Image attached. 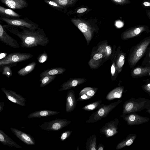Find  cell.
<instances>
[{"instance_id":"obj_1","label":"cell","mask_w":150,"mask_h":150,"mask_svg":"<svg viewBox=\"0 0 150 150\" xmlns=\"http://www.w3.org/2000/svg\"><path fill=\"white\" fill-rule=\"evenodd\" d=\"M6 30L18 37L21 47L30 48L38 45L45 46L49 42L48 38L44 30L38 27L36 29H31L25 27H18L8 25H2Z\"/></svg>"},{"instance_id":"obj_13","label":"cell","mask_w":150,"mask_h":150,"mask_svg":"<svg viewBox=\"0 0 150 150\" xmlns=\"http://www.w3.org/2000/svg\"><path fill=\"white\" fill-rule=\"evenodd\" d=\"M12 132L20 140L28 145L34 146L35 144L34 138L30 135L18 129L10 128Z\"/></svg>"},{"instance_id":"obj_16","label":"cell","mask_w":150,"mask_h":150,"mask_svg":"<svg viewBox=\"0 0 150 150\" xmlns=\"http://www.w3.org/2000/svg\"><path fill=\"white\" fill-rule=\"evenodd\" d=\"M145 67H137L133 69L131 72L132 77L133 78H138L149 74L150 72V64Z\"/></svg>"},{"instance_id":"obj_8","label":"cell","mask_w":150,"mask_h":150,"mask_svg":"<svg viewBox=\"0 0 150 150\" xmlns=\"http://www.w3.org/2000/svg\"><path fill=\"white\" fill-rule=\"evenodd\" d=\"M119 122V120L115 118L106 123L100 129V132L105 135L106 137L114 136L118 132L117 126Z\"/></svg>"},{"instance_id":"obj_3","label":"cell","mask_w":150,"mask_h":150,"mask_svg":"<svg viewBox=\"0 0 150 150\" xmlns=\"http://www.w3.org/2000/svg\"><path fill=\"white\" fill-rule=\"evenodd\" d=\"M150 108V100L145 98H131L124 103L122 114L120 117H122L128 114Z\"/></svg>"},{"instance_id":"obj_36","label":"cell","mask_w":150,"mask_h":150,"mask_svg":"<svg viewBox=\"0 0 150 150\" xmlns=\"http://www.w3.org/2000/svg\"><path fill=\"white\" fill-rule=\"evenodd\" d=\"M90 11V9L88 7H82L78 9L77 10L75 11L74 13L79 14H84Z\"/></svg>"},{"instance_id":"obj_14","label":"cell","mask_w":150,"mask_h":150,"mask_svg":"<svg viewBox=\"0 0 150 150\" xmlns=\"http://www.w3.org/2000/svg\"><path fill=\"white\" fill-rule=\"evenodd\" d=\"M1 2L9 8L14 9H21L27 8L28 4L26 0H0Z\"/></svg>"},{"instance_id":"obj_40","label":"cell","mask_w":150,"mask_h":150,"mask_svg":"<svg viewBox=\"0 0 150 150\" xmlns=\"http://www.w3.org/2000/svg\"><path fill=\"white\" fill-rule=\"evenodd\" d=\"M103 55L101 54H95L93 57V58L95 60H98L101 58Z\"/></svg>"},{"instance_id":"obj_30","label":"cell","mask_w":150,"mask_h":150,"mask_svg":"<svg viewBox=\"0 0 150 150\" xmlns=\"http://www.w3.org/2000/svg\"><path fill=\"white\" fill-rule=\"evenodd\" d=\"M44 2L53 8L59 11L65 12L66 8L52 0H43Z\"/></svg>"},{"instance_id":"obj_23","label":"cell","mask_w":150,"mask_h":150,"mask_svg":"<svg viewBox=\"0 0 150 150\" xmlns=\"http://www.w3.org/2000/svg\"><path fill=\"white\" fill-rule=\"evenodd\" d=\"M65 70L64 68L57 67L45 70L40 74V78L47 75H57L62 74Z\"/></svg>"},{"instance_id":"obj_35","label":"cell","mask_w":150,"mask_h":150,"mask_svg":"<svg viewBox=\"0 0 150 150\" xmlns=\"http://www.w3.org/2000/svg\"><path fill=\"white\" fill-rule=\"evenodd\" d=\"M114 4L119 5H124L130 3L129 0H110Z\"/></svg>"},{"instance_id":"obj_46","label":"cell","mask_w":150,"mask_h":150,"mask_svg":"<svg viewBox=\"0 0 150 150\" xmlns=\"http://www.w3.org/2000/svg\"><path fill=\"white\" fill-rule=\"evenodd\" d=\"M1 54H2V55H1V54H0V56H2V57L0 58V59L4 58L5 57H6V55L7 54L5 53H1Z\"/></svg>"},{"instance_id":"obj_27","label":"cell","mask_w":150,"mask_h":150,"mask_svg":"<svg viewBox=\"0 0 150 150\" xmlns=\"http://www.w3.org/2000/svg\"><path fill=\"white\" fill-rule=\"evenodd\" d=\"M56 77V75H47L41 77L40 79V87H43L46 86L54 80Z\"/></svg>"},{"instance_id":"obj_18","label":"cell","mask_w":150,"mask_h":150,"mask_svg":"<svg viewBox=\"0 0 150 150\" xmlns=\"http://www.w3.org/2000/svg\"><path fill=\"white\" fill-rule=\"evenodd\" d=\"M0 142L3 145L9 146H14L18 148H22L1 129H0Z\"/></svg>"},{"instance_id":"obj_12","label":"cell","mask_w":150,"mask_h":150,"mask_svg":"<svg viewBox=\"0 0 150 150\" xmlns=\"http://www.w3.org/2000/svg\"><path fill=\"white\" fill-rule=\"evenodd\" d=\"M128 125H140L148 122L149 118L142 116L137 114H128L122 117Z\"/></svg>"},{"instance_id":"obj_32","label":"cell","mask_w":150,"mask_h":150,"mask_svg":"<svg viewBox=\"0 0 150 150\" xmlns=\"http://www.w3.org/2000/svg\"><path fill=\"white\" fill-rule=\"evenodd\" d=\"M125 55L124 54H120L118 58L117 67L118 70L119 72L122 70V68L124 64Z\"/></svg>"},{"instance_id":"obj_6","label":"cell","mask_w":150,"mask_h":150,"mask_svg":"<svg viewBox=\"0 0 150 150\" xmlns=\"http://www.w3.org/2000/svg\"><path fill=\"white\" fill-rule=\"evenodd\" d=\"M0 20L5 22L7 25L17 27H25L31 29H36L39 27V25L28 18L24 19L19 18H6L0 17Z\"/></svg>"},{"instance_id":"obj_20","label":"cell","mask_w":150,"mask_h":150,"mask_svg":"<svg viewBox=\"0 0 150 150\" xmlns=\"http://www.w3.org/2000/svg\"><path fill=\"white\" fill-rule=\"evenodd\" d=\"M136 137V134H129L125 138L117 145L116 149H120L126 146H130L133 143Z\"/></svg>"},{"instance_id":"obj_45","label":"cell","mask_w":150,"mask_h":150,"mask_svg":"<svg viewBox=\"0 0 150 150\" xmlns=\"http://www.w3.org/2000/svg\"><path fill=\"white\" fill-rule=\"evenodd\" d=\"M143 4L144 6H150V3L148 2H144L143 3Z\"/></svg>"},{"instance_id":"obj_24","label":"cell","mask_w":150,"mask_h":150,"mask_svg":"<svg viewBox=\"0 0 150 150\" xmlns=\"http://www.w3.org/2000/svg\"><path fill=\"white\" fill-rule=\"evenodd\" d=\"M36 65L35 62H33L26 66L21 69L17 72L18 75L20 76H24L33 71L35 69Z\"/></svg>"},{"instance_id":"obj_28","label":"cell","mask_w":150,"mask_h":150,"mask_svg":"<svg viewBox=\"0 0 150 150\" xmlns=\"http://www.w3.org/2000/svg\"><path fill=\"white\" fill-rule=\"evenodd\" d=\"M17 63L8 64L2 66L3 67L2 74L8 78L11 76L13 74L11 68L17 65Z\"/></svg>"},{"instance_id":"obj_25","label":"cell","mask_w":150,"mask_h":150,"mask_svg":"<svg viewBox=\"0 0 150 150\" xmlns=\"http://www.w3.org/2000/svg\"><path fill=\"white\" fill-rule=\"evenodd\" d=\"M97 137L95 134L90 136L87 139L86 144L87 150H97Z\"/></svg>"},{"instance_id":"obj_34","label":"cell","mask_w":150,"mask_h":150,"mask_svg":"<svg viewBox=\"0 0 150 150\" xmlns=\"http://www.w3.org/2000/svg\"><path fill=\"white\" fill-rule=\"evenodd\" d=\"M72 131L71 130H66L62 133L60 137V140L63 141L65 140L70 136L71 134Z\"/></svg>"},{"instance_id":"obj_43","label":"cell","mask_w":150,"mask_h":150,"mask_svg":"<svg viewBox=\"0 0 150 150\" xmlns=\"http://www.w3.org/2000/svg\"><path fill=\"white\" fill-rule=\"evenodd\" d=\"M106 49L107 53L109 55L110 54L112 53V50L111 47L109 46H107L106 47Z\"/></svg>"},{"instance_id":"obj_17","label":"cell","mask_w":150,"mask_h":150,"mask_svg":"<svg viewBox=\"0 0 150 150\" xmlns=\"http://www.w3.org/2000/svg\"><path fill=\"white\" fill-rule=\"evenodd\" d=\"M60 112L50 110H39L31 113L28 115L27 117L28 118H31L47 117L57 115Z\"/></svg>"},{"instance_id":"obj_10","label":"cell","mask_w":150,"mask_h":150,"mask_svg":"<svg viewBox=\"0 0 150 150\" xmlns=\"http://www.w3.org/2000/svg\"><path fill=\"white\" fill-rule=\"evenodd\" d=\"M1 89L9 100L22 106H25V105L26 99L22 96L12 90L7 89L4 88H1Z\"/></svg>"},{"instance_id":"obj_33","label":"cell","mask_w":150,"mask_h":150,"mask_svg":"<svg viewBox=\"0 0 150 150\" xmlns=\"http://www.w3.org/2000/svg\"><path fill=\"white\" fill-rule=\"evenodd\" d=\"M48 58L47 54L45 51L39 55L37 58V60L40 63H43L47 60Z\"/></svg>"},{"instance_id":"obj_41","label":"cell","mask_w":150,"mask_h":150,"mask_svg":"<svg viewBox=\"0 0 150 150\" xmlns=\"http://www.w3.org/2000/svg\"><path fill=\"white\" fill-rule=\"evenodd\" d=\"M104 149V146L102 143H99L97 146V150H103Z\"/></svg>"},{"instance_id":"obj_48","label":"cell","mask_w":150,"mask_h":150,"mask_svg":"<svg viewBox=\"0 0 150 150\" xmlns=\"http://www.w3.org/2000/svg\"><path fill=\"white\" fill-rule=\"evenodd\" d=\"M146 112H148L150 114V108L148 109V110L146 111Z\"/></svg>"},{"instance_id":"obj_4","label":"cell","mask_w":150,"mask_h":150,"mask_svg":"<svg viewBox=\"0 0 150 150\" xmlns=\"http://www.w3.org/2000/svg\"><path fill=\"white\" fill-rule=\"evenodd\" d=\"M122 101V100H119L108 105L104 104L92 113L86 122L88 123H93L106 117L110 112Z\"/></svg>"},{"instance_id":"obj_39","label":"cell","mask_w":150,"mask_h":150,"mask_svg":"<svg viewBox=\"0 0 150 150\" xmlns=\"http://www.w3.org/2000/svg\"><path fill=\"white\" fill-rule=\"evenodd\" d=\"M143 88L146 91L150 93V83L144 85Z\"/></svg>"},{"instance_id":"obj_15","label":"cell","mask_w":150,"mask_h":150,"mask_svg":"<svg viewBox=\"0 0 150 150\" xmlns=\"http://www.w3.org/2000/svg\"><path fill=\"white\" fill-rule=\"evenodd\" d=\"M77 104L74 92L72 90L69 91L66 98V111L67 112H71L74 110Z\"/></svg>"},{"instance_id":"obj_37","label":"cell","mask_w":150,"mask_h":150,"mask_svg":"<svg viewBox=\"0 0 150 150\" xmlns=\"http://www.w3.org/2000/svg\"><path fill=\"white\" fill-rule=\"evenodd\" d=\"M79 97L76 100L77 101H82L91 98L85 94L79 95Z\"/></svg>"},{"instance_id":"obj_42","label":"cell","mask_w":150,"mask_h":150,"mask_svg":"<svg viewBox=\"0 0 150 150\" xmlns=\"http://www.w3.org/2000/svg\"><path fill=\"white\" fill-rule=\"evenodd\" d=\"M111 73L112 75L113 76L115 72V68L114 65V64L113 63L111 66Z\"/></svg>"},{"instance_id":"obj_47","label":"cell","mask_w":150,"mask_h":150,"mask_svg":"<svg viewBox=\"0 0 150 150\" xmlns=\"http://www.w3.org/2000/svg\"><path fill=\"white\" fill-rule=\"evenodd\" d=\"M147 15H148L150 19V11H148V13H147Z\"/></svg>"},{"instance_id":"obj_50","label":"cell","mask_w":150,"mask_h":150,"mask_svg":"<svg viewBox=\"0 0 150 150\" xmlns=\"http://www.w3.org/2000/svg\"><path fill=\"white\" fill-rule=\"evenodd\" d=\"M149 74L150 76V72H149Z\"/></svg>"},{"instance_id":"obj_11","label":"cell","mask_w":150,"mask_h":150,"mask_svg":"<svg viewBox=\"0 0 150 150\" xmlns=\"http://www.w3.org/2000/svg\"><path fill=\"white\" fill-rule=\"evenodd\" d=\"M0 40L6 45L14 48H19L21 46L17 40L9 35L0 24Z\"/></svg>"},{"instance_id":"obj_44","label":"cell","mask_w":150,"mask_h":150,"mask_svg":"<svg viewBox=\"0 0 150 150\" xmlns=\"http://www.w3.org/2000/svg\"><path fill=\"white\" fill-rule=\"evenodd\" d=\"M4 102H1L0 103V112L1 113L3 110V107L4 105Z\"/></svg>"},{"instance_id":"obj_31","label":"cell","mask_w":150,"mask_h":150,"mask_svg":"<svg viewBox=\"0 0 150 150\" xmlns=\"http://www.w3.org/2000/svg\"><path fill=\"white\" fill-rule=\"evenodd\" d=\"M98 88L91 87H86L81 90L79 95L85 94L91 98H93Z\"/></svg>"},{"instance_id":"obj_21","label":"cell","mask_w":150,"mask_h":150,"mask_svg":"<svg viewBox=\"0 0 150 150\" xmlns=\"http://www.w3.org/2000/svg\"><path fill=\"white\" fill-rule=\"evenodd\" d=\"M84 81L77 79L70 80L64 83L61 86V88L58 90V91H62L71 89L77 85L83 83Z\"/></svg>"},{"instance_id":"obj_7","label":"cell","mask_w":150,"mask_h":150,"mask_svg":"<svg viewBox=\"0 0 150 150\" xmlns=\"http://www.w3.org/2000/svg\"><path fill=\"white\" fill-rule=\"evenodd\" d=\"M71 122L66 119H57L44 122L40 127L42 129L47 131H57L69 125Z\"/></svg>"},{"instance_id":"obj_5","label":"cell","mask_w":150,"mask_h":150,"mask_svg":"<svg viewBox=\"0 0 150 150\" xmlns=\"http://www.w3.org/2000/svg\"><path fill=\"white\" fill-rule=\"evenodd\" d=\"M33 55L30 53L16 52L11 53L0 60V66L20 62L32 58Z\"/></svg>"},{"instance_id":"obj_22","label":"cell","mask_w":150,"mask_h":150,"mask_svg":"<svg viewBox=\"0 0 150 150\" xmlns=\"http://www.w3.org/2000/svg\"><path fill=\"white\" fill-rule=\"evenodd\" d=\"M123 90L124 87H123L116 88L108 94L106 96V99L110 100L117 98H120L122 96Z\"/></svg>"},{"instance_id":"obj_49","label":"cell","mask_w":150,"mask_h":150,"mask_svg":"<svg viewBox=\"0 0 150 150\" xmlns=\"http://www.w3.org/2000/svg\"><path fill=\"white\" fill-rule=\"evenodd\" d=\"M147 64H150V59L148 62V63Z\"/></svg>"},{"instance_id":"obj_2","label":"cell","mask_w":150,"mask_h":150,"mask_svg":"<svg viewBox=\"0 0 150 150\" xmlns=\"http://www.w3.org/2000/svg\"><path fill=\"white\" fill-rule=\"evenodd\" d=\"M150 44V36L144 38L131 49L128 61L131 68H133L147 51Z\"/></svg>"},{"instance_id":"obj_38","label":"cell","mask_w":150,"mask_h":150,"mask_svg":"<svg viewBox=\"0 0 150 150\" xmlns=\"http://www.w3.org/2000/svg\"><path fill=\"white\" fill-rule=\"evenodd\" d=\"M150 59V49L148 53L146 54V55L142 63L143 66L147 64Z\"/></svg>"},{"instance_id":"obj_26","label":"cell","mask_w":150,"mask_h":150,"mask_svg":"<svg viewBox=\"0 0 150 150\" xmlns=\"http://www.w3.org/2000/svg\"><path fill=\"white\" fill-rule=\"evenodd\" d=\"M102 101L99 100L96 101L88 105H86L83 107L84 110L90 111L96 109H98L103 106L105 104H101Z\"/></svg>"},{"instance_id":"obj_19","label":"cell","mask_w":150,"mask_h":150,"mask_svg":"<svg viewBox=\"0 0 150 150\" xmlns=\"http://www.w3.org/2000/svg\"><path fill=\"white\" fill-rule=\"evenodd\" d=\"M0 17L6 18H19L22 16L15 12L13 10L0 6Z\"/></svg>"},{"instance_id":"obj_9","label":"cell","mask_w":150,"mask_h":150,"mask_svg":"<svg viewBox=\"0 0 150 150\" xmlns=\"http://www.w3.org/2000/svg\"><path fill=\"white\" fill-rule=\"evenodd\" d=\"M148 27L146 25H138L127 29L122 34V38L126 40L138 36L143 32H148Z\"/></svg>"},{"instance_id":"obj_29","label":"cell","mask_w":150,"mask_h":150,"mask_svg":"<svg viewBox=\"0 0 150 150\" xmlns=\"http://www.w3.org/2000/svg\"><path fill=\"white\" fill-rule=\"evenodd\" d=\"M67 8L74 6L78 0H52Z\"/></svg>"}]
</instances>
